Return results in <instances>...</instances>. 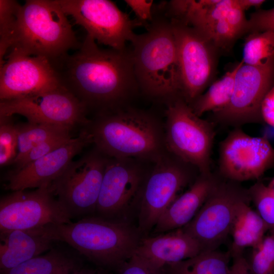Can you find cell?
I'll return each mask as SVG.
<instances>
[{"instance_id": "6da1fadb", "label": "cell", "mask_w": 274, "mask_h": 274, "mask_svg": "<svg viewBox=\"0 0 274 274\" xmlns=\"http://www.w3.org/2000/svg\"><path fill=\"white\" fill-rule=\"evenodd\" d=\"M51 62L61 85L88 112L125 106L139 88L131 51L101 49L87 34L77 51Z\"/></svg>"}, {"instance_id": "7a4b0ae2", "label": "cell", "mask_w": 274, "mask_h": 274, "mask_svg": "<svg viewBox=\"0 0 274 274\" xmlns=\"http://www.w3.org/2000/svg\"><path fill=\"white\" fill-rule=\"evenodd\" d=\"M86 127L95 148L109 157L155 163L168 152L164 126L142 110L125 106L98 113Z\"/></svg>"}, {"instance_id": "3957f363", "label": "cell", "mask_w": 274, "mask_h": 274, "mask_svg": "<svg viewBox=\"0 0 274 274\" xmlns=\"http://www.w3.org/2000/svg\"><path fill=\"white\" fill-rule=\"evenodd\" d=\"M145 33L131 41L138 87L148 96L167 102L182 96L177 48L169 18L153 12Z\"/></svg>"}, {"instance_id": "277c9868", "label": "cell", "mask_w": 274, "mask_h": 274, "mask_svg": "<svg viewBox=\"0 0 274 274\" xmlns=\"http://www.w3.org/2000/svg\"><path fill=\"white\" fill-rule=\"evenodd\" d=\"M54 227L59 242L97 265L118 271L132 256L141 239L140 231L128 223L98 216Z\"/></svg>"}, {"instance_id": "5b68a950", "label": "cell", "mask_w": 274, "mask_h": 274, "mask_svg": "<svg viewBox=\"0 0 274 274\" xmlns=\"http://www.w3.org/2000/svg\"><path fill=\"white\" fill-rule=\"evenodd\" d=\"M67 16L56 0L26 1L18 10L11 49L50 62L78 49L81 43Z\"/></svg>"}, {"instance_id": "8992f818", "label": "cell", "mask_w": 274, "mask_h": 274, "mask_svg": "<svg viewBox=\"0 0 274 274\" xmlns=\"http://www.w3.org/2000/svg\"><path fill=\"white\" fill-rule=\"evenodd\" d=\"M165 104L164 129L168 151L200 173L211 172L214 123L196 115L182 96Z\"/></svg>"}, {"instance_id": "52a82bcc", "label": "cell", "mask_w": 274, "mask_h": 274, "mask_svg": "<svg viewBox=\"0 0 274 274\" xmlns=\"http://www.w3.org/2000/svg\"><path fill=\"white\" fill-rule=\"evenodd\" d=\"M250 201L248 189L221 177L194 218L182 228L198 242L202 251L217 250L230 233L241 205Z\"/></svg>"}, {"instance_id": "ba28073f", "label": "cell", "mask_w": 274, "mask_h": 274, "mask_svg": "<svg viewBox=\"0 0 274 274\" xmlns=\"http://www.w3.org/2000/svg\"><path fill=\"white\" fill-rule=\"evenodd\" d=\"M154 163L139 199L140 232L151 230L179 192L191 185L200 174L195 167L169 152Z\"/></svg>"}, {"instance_id": "9c48e42d", "label": "cell", "mask_w": 274, "mask_h": 274, "mask_svg": "<svg viewBox=\"0 0 274 274\" xmlns=\"http://www.w3.org/2000/svg\"><path fill=\"white\" fill-rule=\"evenodd\" d=\"M108 159L95 148L72 161L50 186L71 218L95 212Z\"/></svg>"}, {"instance_id": "30bf717a", "label": "cell", "mask_w": 274, "mask_h": 274, "mask_svg": "<svg viewBox=\"0 0 274 274\" xmlns=\"http://www.w3.org/2000/svg\"><path fill=\"white\" fill-rule=\"evenodd\" d=\"M67 16L82 26L87 35L98 43L122 50L126 43L135 33L133 29L140 26L135 19L120 10L109 0H56Z\"/></svg>"}, {"instance_id": "8fae6325", "label": "cell", "mask_w": 274, "mask_h": 274, "mask_svg": "<svg viewBox=\"0 0 274 274\" xmlns=\"http://www.w3.org/2000/svg\"><path fill=\"white\" fill-rule=\"evenodd\" d=\"M87 110L64 87L44 92L1 101L0 118L18 114L28 122L54 125L72 129L77 125L87 126Z\"/></svg>"}, {"instance_id": "7c38bea8", "label": "cell", "mask_w": 274, "mask_h": 274, "mask_svg": "<svg viewBox=\"0 0 274 274\" xmlns=\"http://www.w3.org/2000/svg\"><path fill=\"white\" fill-rule=\"evenodd\" d=\"M178 52L181 94L190 105L212 82L217 50L193 27L170 19Z\"/></svg>"}, {"instance_id": "4fadbf2b", "label": "cell", "mask_w": 274, "mask_h": 274, "mask_svg": "<svg viewBox=\"0 0 274 274\" xmlns=\"http://www.w3.org/2000/svg\"><path fill=\"white\" fill-rule=\"evenodd\" d=\"M71 219L50 186L13 191L0 200V230L56 225L70 223Z\"/></svg>"}, {"instance_id": "5bb4252c", "label": "cell", "mask_w": 274, "mask_h": 274, "mask_svg": "<svg viewBox=\"0 0 274 274\" xmlns=\"http://www.w3.org/2000/svg\"><path fill=\"white\" fill-rule=\"evenodd\" d=\"M273 85L274 60L259 66L244 63L236 72L229 104L223 110L213 113V122L234 128L262 123L261 104Z\"/></svg>"}, {"instance_id": "9a60e30c", "label": "cell", "mask_w": 274, "mask_h": 274, "mask_svg": "<svg viewBox=\"0 0 274 274\" xmlns=\"http://www.w3.org/2000/svg\"><path fill=\"white\" fill-rule=\"evenodd\" d=\"M274 164V148L265 137L253 136L234 127L220 143L218 174L241 182L259 179Z\"/></svg>"}, {"instance_id": "2e32d148", "label": "cell", "mask_w": 274, "mask_h": 274, "mask_svg": "<svg viewBox=\"0 0 274 274\" xmlns=\"http://www.w3.org/2000/svg\"><path fill=\"white\" fill-rule=\"evenodd\" d=\"M141 160L108 157L95 210L98 216L115 220L139 201L148 175Z\"/></svg>"}, {"instance_id": "e0dca14e", "label": "cell", "mask_w": 274, "mask_h": 274, "mask_svg": "<svg viewBox=\"0 0 274 274\" xmlns=\"http://www.w3.org/2000/svg\"><path fill=\"white\" fill-rule=\"evenodd\" d=\"M62 86L49 60L11 49L0 65L1 101L26 97Z\"/></svg>"}, {"instance_id": "ac0fdd59", "label": "cell", "mask_w": 274, "mask_h": 274, "mask_svg": "<svg viewBox=\"0 0 274 274\" xmlns=\"http://www.w3.org/2000/svg\"><path fill=\"white\" fill-rule=\"evenodd\" d=\"M91 143L92 136L85 127L77 137L72 138L54 151L8 174L5 189L13 192L50 186L64 172L74 157Z\"/></svg>"}, {"instance_id": "d6986e66", "label": "cell", "mask_w": 274, "mask_h": 274, "mask_svg": "<svg viewBox=\"0 0 274 274\" xmlns=\"http://www.w3.org/2000/svg\"><path fill=\"white\" fill-rule=\"evenodd\" d=\"M193 27L218 51L227 50L248 32V19L237 0H212L189 19Z\"/></svg>"}, {"instance_id": "ffe728a7", "label": "cell", "mask_w": 274, "mask_h": 274, "mask_svg": "<svg viewBox=\"0 0 274 274\" xmlns=\"http://www.w3.org/2000/svg\"><path fill=\"white\" fill-rule=\"evenodd\" d=\"M54 225L0 230V271L13 268L53 248L54 243L59 242Z\"/></svg>"}, {"instance_id": "44dd1931", "label": "cell", "mask_w": 274, "mask_h": 274, "mask_svg": "<svg viewBox=\"0 0 274 274\" xmlns=\"http://www.w3.org/2000/svg\"><path fill=\"white\" fill-rule=\"evenodd\" d=\"M201 252L198 242L181 228L141 238L133 255L163 269L167 265L193 257Z\"/></svg>"}, {"instance_id": "7402d4cb", "label": "cell", "mask_w": 274, "mask_h": 274, "mask_svg": "<svg viewBox=\"0 0 274 274\" xmlns=\"http://www.w3.org/2000/svg\"><path fill=\"white\" fill-rule=\"evenodd\" d=\"M221 177L211 172L200 173L189 188L179 195L164 211L153 228L162 233L184 227L200 210Z\"/></svg>"}, {"instance_id": "603a6c76", "label": "cell", "mask_w": 274, "mask_h": 274, "mask_svg": "<svg viewBox=\"0 0 274 274\" xmlns=\"http://www.w3.org/2000/svg\"><path fill=\"white\" fill-rule=\"evenodd\" d=\"M82 266L78 257L53 247L45 254L1 271V274H73Z\"/></svg>"}, {"instance_id": "cb8c5ba5", "label": "cell", "mask_w": 274, "mask_h": 274, "mask_svg": "<svg viewBox=\"0 0 274 274\" xmlns=\"http://www.w3.org/2000/svg\"><path fill=\"white\" fill-rule=\"evenodd\" d=\"M229 251H206L185 260L167 265L165 274H231Z\"/></svg>"}, {"instance_id": "d4e9b609", "label": "cell", "mask_w": 274, "mask_h": 274, "mask_svg": "<svg viewBox=\"0 0 274 274\" xmlns=\"http://www.w3.org/2000/svg\"><path fill=\"white\" fill-rule=\"evenodd\" d=\"M243 64L242 60L221 78L212 83L206 92L189 104L196 115L201 117L206 112H218L228 105L233 92L236 72Z\"/></svg>"}, {"instance_id": "484cf974", "label": "cell", "mask_w": 274, "mask_h": 274, "mask_svg": "<svg viewBox=\"0 0 274 274\" xmlns=\"http://www.w3.org/2000/svg\"><path fill=\"white\" fill-rule=\"evenodd\" d=\"M15 126L18 136V154L13 164L39 144L51 138L70 133L71 130L54 125L30 122Z\"/></svg>"}, {"instance_id": "4316f807", "label": "cell", "mask_w": 274, "mask_h": 274, "mask_svg": "<svg viewBox=\"0 0 274 274\" xmlns=\"http://www.w3.org/2000/svg\"><path fill=\"white\" fill-rule=\"evenodd\" d=\"M268 230L258 213L251 208L249 202H245L239 208L230 231L241 240L254 243L261 241Z\"/></svg>"}, {"instance_id": "83f0119b", "label": "cell", "mask_w": 274, "mask_h": 274, "mask_svg": "<svg viewBox=\"0 0 274 274\" xmlns=\"http://www.w3.org/2000/svg\"><path fill=\"white\" fill-rule=\"evenodd\" d=\"M245 64L259 66L274 60V31L250 33L244 45Z\"/></svg>"}, {"instance_id": "f1b7e54d", "label": "cell", "mask_w": 274, "mask_h": 274, "mask_svg": "<svg viewBox=\"0 0 274 274\" xmlns=\"http://www.w3.org/2000/svg\"><path fill=\"white\" fill-rule=\"evenodd\" d=\"M20 5L14 0H0V65L11 49Z\"/></svg>"}, {"instance_id": "f546056e", "label": "cell", "mask_w": 274, "mask_h": 274, "mask_svg": "<svg viewBox=\"0 0 274 274\" xmlns=\"http://www.w3.org/2000/svg\"><path fill=\"white\" fill-rule=\"evenodd\" d=\"M251 199L257 213L267 225L271 234H274V190L258 182L249 189Z\"/></svg>"}, {"instance_id": "4dcf8cb0", "label": "cell", "mask_w": 274, "mask_h": 274, "mask_svg": "<svg viewBox=\"0 0 274 274\" xmlns=\"http://www.w3.org/2000/svg\"><path fill=\"white\" fill-rule=\"evenodd\" d=\"M247 262L251 274H274V234L264 236L253 248Z\"/></svg>"}, {"instance_id": "1f68e13d", "label": "cell", "mask_w": 274, "mask_h": 274, "mask_svg": "<svg viewBox=\"0 0 274 274\" xmlns=\"http://www.w3.org/2000/svg\"><path fill=\"white\" fill-rule=\"evenodd\" d=\"M11 117L0 118V166L13 163L18 154V136L16 126Z\"/></svg>"}, {"instance_id": "d6a6232c", "label": "cell", "mask_w": 274, "mask_h": 274, "mask_svg": "<svg viewBox=\"0 0 274 274\" xmlns=\"http://www.w3.org/2000/svg\"><path fill=\"white\" fill-rule=\"evenodd\" d=\"M72 137L70 133L59 135L37 145L20 160L14 164L16 169L21 168L34 161L54 151L66 143Z\"/></svg>"}, {"instance_id": "836d02e7", "label": "cell", "mask_w": 274, "mask_h": 274, "mask_svg": "<svg viewBox=\"0 0 274 274\" xmlns=\"http://www.w3.org/2000/svg\"><path fill=\"white\" fill-rule=\"evenodd\" d=\"M274 31V7L260 10L251 14L248 19V32Z\"/></svg>"}, {"instance_id": "e575fe53", "label": "cell", "mask_w": 274, "mask_h": 274, "mask_svg": "<svg viewBox=\"0 0 274 274\" xmlns=\"http://www.w3.org/2000/svg\"><path fill=\"white\" fill-rule=\"evenodd\" d=\"M120 274H165L163 269L157 268L133 255L119 270Z\"/></svg>"}, {"instance_id": "d590c367", "label": "cell", "mask_w": 274, "mask_h": 274, "mask_svg": "<svg viewBox=\"0 0 274 274\" xmlns=\"http://www.w3.org/2000/svg\"><path fill=\"white\" fill-rule=\"evenodd\" d=\"M124 2L135 14L136 17L135 20L140 26H144L146 27L153 19V1L125 0Z\"/></svg>"}, {"instance_id": "8d00e7d4", "label": "cell", "mask_w": 274, "mask_h": 274, "mask_svg": "<svg viewBox=\"0 0 274 274\" xmlns=\"http://www.w3.org/2000/svg\"><path fill=\"white\" fill-rule=\"evenodd\" d=\"M261 115L263 121L274 127V85L262 102Z\"/></svg>"}, {"instance_id": "74e56055", "label": "cell", "mask_w": 274, "mask_h": 274, "mask_svg": "<svg viewBox=\"0 0 274 274\" xmlns=\"http://www.w3.org/2000/svg\"><path fill=\"white\" fill-rule=\"evenodd\" d=\"M230 266L231 274H251L247 260L243 255L234 257Z\"/></svg>"}, {"instance_id": "f35d334b", "label": "cell", "mask_w": 274, "mask_h": 274, "mask_svg": "<svg viewBox=\"0 0 274 274\" xmlns=\"http://www.w3.org/2000/svg\"><path fill=\"white\" fill-rule=\"evenodd\" d=\"M241 8L245 11L251 8H259L265 2L263 0H237Z\"/></svg>"}, {"instance_id": "ab89813d", "label": "cell", "mask_w": 274, "mask_h": 274, "mask_svg": "<svg viewBox=\"0 0 274 274\" xmlns=\"http://www.w3.org/2000/svg\"><path fill=\"white\" fill-rule=\"evenodd\" d=\"M100 271L101 270L82 266L81 268L76 271L73 274H98Z\"/></svg>"}, {"instance_id": "60d3db41", "label": "cell", "mask_w": 274, "mask_h": 274, "mask_svg": "<svg viewBox=\"0 0 274 274\" xmlns=\"http://www.w3.org/2000/svg\"><path fill=\"white\" fill-rule=\"evenodd\" d=\"M269 186L274 190V179H273Z\"/></svg>"}, {"instance_id": "b9f144b4", "label": "cell", "mask_w": 274, "mask_h": 274, "mask_svg": "<svg viewBox=\"0 0 274 274\" xmlns=\"http://www.w3.org/2000/svg\"><path fill=\"white\" fill-rule=\"evenodd\" d=\"M98 274H105V273L104 272V271L103 270H101L99 272Z\"/></svg>"}]
</instances>
